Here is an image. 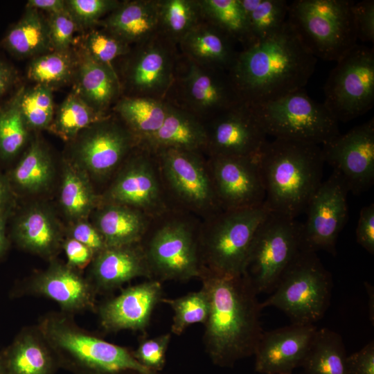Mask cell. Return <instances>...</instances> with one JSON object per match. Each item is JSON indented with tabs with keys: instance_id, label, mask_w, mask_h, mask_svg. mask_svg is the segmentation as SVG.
Listing matches in <instances>:
<instances>
[{
	"instance_id": "obj_1",
	"label": "cell",
	"mask_w": 374,
	"mask_h": 374,
	"mask_svg": "<svg viewBox=\"0 0 374 374\" xmlns=\"http://www.w3.org/2000/svg\"><path fill=\"white\" fill-rule=\"evenodd\" d=\"M317 62L286 21L277 33L237 55L230 78L241 102L255 106L304 89Z\"/></svg>"
},
{
	"instance_id": "obj_2",
	"label": "cell",
	"mask_w": 374,
	"mask_h": 374,
	"mask_svg": "<svg viewBox=\"0 0 374 374\" xmlns=\"http://www.w3.org/2000/svg\"><path fill=\"white\" fill-rule=\"evenodd\" d=\"M199 278L209 300L204 324L205 351L215 365L233 367L253 355L263 333L258 294L242 275L202 271Z\"/></svg>"
},
{
	"instance_id": "obj_3",
	"label": "cell",
	"mask_w": 374,
	"mask_h": 374,
	"mask_svg": "<svg viewBox=\"0 0 374 374\" xmlns=\"http://www.w3.org/2000/svg\"><path fill=\"white\" fill-rule=\"evenodd\" d=\"M258 162L265 190V206L296 218L322 183L321 145L274 139L263 145Z\"/></svg>"
},
{
	"instance_id": "obj_4",
	"label": "cell",
	"mask_w": 374,
	"mask_h": 374,
	"mask_svg": "<svg viewBox=\"0 0 374 374\" xmlns=\"http://www.w3.org/2000/svg\"><path fill=\"white\" fill-rule=\"evenodd\" d=\"M73 317L62 311L49 312L37 324L60 368L73 374H159L141 365L132 350L80 327Z\"/></svg>"
},
{
	"instance_id": "obj_5",
	"label": "cell",
	"mask_w": 374,
	"mask_h": 374,
	"mask_svg": "<svg viewBox=\"0 0 374 374\" xmlns=\"http://www.w3.org/2000/svg\"><path fill=\"white\" fill-rule=\"evenodd\" d=\"M186 211L170 208L152 220L141 242L152 279L188 281L199 278V224Z\"/></svg>"
},
{
	"instance_id": "obj_6",
	"label": "cell",
	"mask_w": 374,
	"mask_h": 374,
	"mask_svg": "<svg viewBox=\"0 0 374 374\" xmlns=\"http://www.w3.org/2000/svg\"><path fill=\"white\" fill-rule=\"evenodd\" d=\"M269 212L262 204L251 208L222 210L203 219L198 233L201 272L242 275L255 232Z\"/></svg>"
},
{
	"instance_id": "obj_7",
	"label": "cell",
	"mask_w": 374,
	"mask_h": 374,
	"mask_svg": "<svg viewBox=\"0 0 374 374\" xmlns=\"http://www.w3.org/2000/svg\"><path fill=\"white\" fill-rule=\"evenodd\" d=\"M350 0H295L287 21L317 58L338 61L357 43Z\"/></svg>"
},
{
	"instance_id": "obj_8",
	"label": "cell",
	"mask_w": 374,
	"mask_h": 374,
	"mask_svg": "<svg viewBox=\"0 0 374 374\" xmlns=\"http://www.w3.org/2000/svg\"><path fill=\"white\" fill-rule=\"evenodd\" d=\"M332 289L331 274L317 253L301 250L260 307L278 308L292 323L314 324L328 308Z\"/></svg>"
},
{
	"instance_id": "obj_9",
	"label": "cell",
	"mask_w": 374,
	"mask_h": 374,
	"mask_svg": "<svg viewBox=\"0 0 374 374\" xmlns=\"http://www.w3.org/2000/svg\"><path fill=\"white\" fill-rule=\"evenodd\" d=\"M267 136L322 145L340 133L338 122L324 105L304 89L280 98L249 106Z\"/></svg>"
},
{
	"instance_id": "obj_10",
	"label": "cell",
	"mask_w": 374,
	"mask_h": 374,
	"mask_svg": "<svg viewBox=\"0 0 374 374\" xmlns=\"http://www.w3.org/2000/svg\"><path fill=\"white\" fill-rule=\"evenodd\" d=\"M301 224L296 218L269 211L256 229L242 275L257 294L272 292L301 250Z\"/></svg>"
},
{
	"instance_id": "obj_11",
	"label": "cell",
	"mask_w": 374,
	"mask_h": 374,
	"mask_svg": "<svg viewBox=\"0 0 374 374\" xmlns=\"http://www.w3.org/2000/svg\"><path fill=\"white\" fill-rule=\"evenodd\" d=\"M155 154L168 200L176 209L207 218L222 211L214 189L208 161L199 152L163 149Z\"/></svg>"
},
{
	"instance_id": "obj_12",
	"label": "cell",
	"mask_w": 374,
	"mask_h": 374,
	"mask_svg": "<svg viewBox=\"0 0 374 374\" xmlns=\"http://www.w3.org/2000/svg\"><path fill=\"white\" fill-rule=\"evenodd\" d=\"M323 104L339 122L359 117L374 104V50L357 44L336 62L323 87Z\"/></svg>"
},
{
	"instance_id": "obj_13",
	"label": "cell",
	"mask_w": 374,
	"mask_h": 374,
	"mask_svg": "<svg viewBox=\"0 0 374 374\" xmlns=\"http://www.w3.org/2000/svg\"><path fill=\"white\" fill-rule=\"evenodd\" d=\"M348 188L344 179L332 172L310 199L301 224V250L336 253L338 236L348 219Z\"/></svg>"
},
{
	"instance_id": "obj_14",
	"label": "cell",
	"mask_w": 374,
	"mask_h": 374,
	"mask_svg": "<svg viewBox=\"0 0 374 374\" xmlns=\"http://www.w3.org/2000/svg\"><path fill=\"white\" fill-rule=\"evenodd\" d=\"M151 153L147 149L125 162L107 191L105 202L139 209L153 219L172 208L163 187L156 157Z\"/></svg>"
},
{
	"instance_id": "obj_15",
	"label": "cell",
	"mask_w": 374,
	"mask_h": 374,
	"mask_svg": "<svg viewBox=\"0 0 374 374\" xmlns=\"http://www.w3.org/2000/svg\"><path fill=\"white\" fill-rule=\"evenodd\" d=\"M43 296L57 303L60 311L75 315L87 311L96 312V291L80 271L58 262L51 260L49 266L14 286L12 298L23 296Z\"/></svg>"
},
{
	"instance_id": "obj_16",
	"label": "cell",
	"mask_w": 374,
	"mask_h": 374,
	"mask_svg": "<svg viewBox=\"0 0 374 374\" xmlns=\"http://www.w3.org/2000/svg\"><path fill=\"white\" fill-rule=\"evenodd\" d=\"M328 163L355 195L366 191L374 182V120L339 134L321 145Z\"/></svg>"
},
{
	"instance_id": "obj_17",
	"label": "cell",
	"mask_w": 374,
	"mask_h": 374,
	"mask_svg": "<svg viewBox=\"0 0 374 374\" xmlns=\"http://www.w3.org/2000/svg\"><path fill=\"white\" fill-rule=\"evenodd\" d=\"M208 164L223 211L258 207L265 190L258 159L244 157H211Z\"/></svg>"
},
{
	"instance_id": "obj_18",
	"label": "cell",
	"mask_w": 374,
	"mask_h": 374,
	"mask_svg": "<svg viewBox=\"0 0 374 374\" xmlns=\"http://www.w3.org/2000/svg\"><path fill=\"white\" fill-rule=\"evenodd\" d=\"M133 135L114 122H96L75 138V163L96 177H106L124 161L132 147Z\"/></svg>"
},
{
	"instance_id": "obj_19",
	"label": "cell",
	"mask_w": 374,
	"mask_h": 374,
	"mask_svg": "<svg viewBox=\"0 0 374 374\" xmlns=\"http://www.w3.org/2000/svg\"><path fill=\"white\" fill-rule=\"evenodd\" d=\"M207 130L210 157H244L258 159L267 141L251 107L240 103L219 114Z\"/></svg>"
},
{
	"instance_id": "obj_20",
	"label": "cell",
	"mask_w": 374,
	"mask_h": 374,
	"mask_svg": "<svg viewBox=\"0 0 374 374\" xmlns=\"http://www.w3.org/2000/svg\"><path fill=\"white\" fill-rule=\"evenodd\" d=\"M163 297L161 282L157 280L123 289L118 295L97 305L100 327L108 333L123 330L145 332Z\"/></svg>"
},
{
	"instance_id": "obj_21",
	"label": "cell",
	"mask_w": 374,
	"mask_h": 374,
	"mask_svg": "<svg viewBox=\"0 0 374 374\" xmlns=\"http://www.w3.org/2000/svg\"><path fill=\"white\" fill-rule=\"evenodd\" d=\"M317 330L314 324L292 323L263 332L253 353L256 371L290 373L302 365Z\"/></svg>"
},
{
	"instance_id": "obj_22",
	"label": "cell",
	"mask_w": 374,
	"mask_h": 374,
	"mask_svg": "<svg viewBox=\"0 0 374 374\" xmlns=\"http://www.w3.org/2000/svg\"><path fill=\"white\" fill-rule=\"evenodd\" d=\"M87 277L97 294L113 292L135 278L152 279L141 242L107 247L94 256Z\"/></svg>"
},
{
	"instance_id": "obj_23",
	"label": "cell",
	"mask_w": 374,
	"mask_h": 374,
	"mask_svg": "<svg viewBox=\"0 0 374 374\" xmlns=\"http://www.w3.org/2000/svg\"><path fill=\"white\" fill-rule=\"evenodd\" d=\"M12 238L22 249L53 260L64 241L59 222L53 213L42 206H34L17 219Z\"/></svg>"
},
{
	"instance_id": "obj_24",
	"label": "cell",
	"mask_w": 374,
	"mask_h": 374,
	"mask_svg": "<svg viewBox=\"0 0 374 374\" xmlns=\"http://www.w3.org/2000/svg\"><path fill=\"white\" fill-rule=\"evenodd\" d=\"M2 353L6 374H55L60 368L37 325L23 328Z\"/></svg>"
},
{
	"instance_id": "obj_25",
	"label": "cell",
	"mask_w": 374,
	"mask_h": 374,
	"mask_svg": "<svg viewBox=\"0 0 374 374\" xmlns=\"http://www.w3.org/2000/svg\"><path fill=\"white\" fill-rule=\"evenodd\" d=\"M152 220L139 209L105 202L97 212L94 226L107 247H117L141 242Z\"/></svg>"
},
{
	"instance_id": "obj_26",
	"label": "cell",
	"mask_w": 374,
	"mask_h": 374,
	"mask_svg": "<svg viewBox=\"0 0 374 374\" xmlns=\"http://www.w3.org/2000/svg\"><path fill=\"white\" fill-rule=\"evenodd\" d=\"M207 130L193 115L168 106L166 116L159 130L145 141L152 152L177 149L199 152L207 147Z\"/></svg>"
},
{
	"instance_id": "obj_27",
	"label": "cell",
	"mask_w": 374,
	"mask_h": 374,
	"mask_svg": "<svg viewBox=\"0 0 374 374\" xmlns=\"http://www.w3.org/2000/svg\"><path fill=\"white\" fill-rule=\"evenodd\" d=\"M186 86L190 100L205 110L221 114L242 103L230 76L204 72L193 64L186 76Z\"/></svg>"
},
{
	"instance_id": "obj_28",
	"label": "cell",
	"mask_w": 374,
	"mask_h": 374,
	"mask_svg": "<svg viewBox=\"0 0 374 374\" xmlns=\"http://www.w3.org/2000/svg\"><path fill=\"white\" fill-rule=\"evenodd\" d=\"M159 21V3L134 1L118 5L104 26L112 35L127 43L148 37Z\"/></svg>"
},
{
	"instance_id": "obj_29",
	"label": "cell",
	"mask_w": 374,
	"mask_h": 374,
	"mask_svg": "<svg viewBox=\"0 0 374 374\" xmlns=\"http://www.w3.org/2000/svg\"><path fill=\"white\" fill-rule=\"evenodd\" d=\"M78 69L75 93L92 109L100 113L118 91V79L113 68L100 64L84 53Z\"/></svg>"
},
{
	"instance_id": "obj_30",
	"label": "cell",
	"mask_w": 374,
	"mask_h": 374,
	"mask_svg": "<svg viewBox=\"0 0 374 374\" xmlns=\"http://www.w3.org/2000/svg\"><path fill=\"white\" fill-rule=\"evenodd\" d=\"M346 357L339 334L326 328L317 329L301 366L305 374H349Z\"/></svg>"
},
{
	"instance_id": "obj_31",
	"label": "cell",
	"mask_w": 374,
	"mask_h": 374,
	"mask_svg": "<svg viewBox=\"0 0 374 374\" xmlns=\"http://www.w3.org/2000/svg\"><path fill=\"white\" fill-rule=\"evenodd\" d=\"M5 44L12 53L19 56L44 54L52 48L48 21L39 10L28 7L21 19L6 35Z\"/></svg>"
},
{
	"instance_id": "obj_32",
	"label": "cell",
	"mask_w": 374,
	"mask_h": 374,
	"mask_svg": "<svg viewBox=\"0 0 374 374\" xmlns=\"http://www.w3.org/2000/svg\"><path fill=\"white\" fill-rule=\"evenodd\" d=\"M231 40L214 26H195L183 37L186 49L193 57L217 67L229 69L237 56L231 45Z\"/></svg>"
},
{
	"instance_id": "obj_33",
	"label": "cell",
	"mask_w": 374,
	"mask_h": 374,
	"mask_svg": "<svg viewBox=\"0 0 374 374\" xmlns=\"http://www.w3.org/2000/svg\"><path fill=\"white\" fill-rule=\"evenodd\" d=\"M60 203L65 213L77 222L88 216L96 205V196L87 172L75 163L63 169Z\"/></svg>"
},
{
	"instance_id": "obj_34",
	"label": "cell",
	"mask_w": 374,
	"mask_h": 374,
	"mask_svg": "<svg viewBox=\"0 0 374 374\" xmlns=\"http://www.w3.org/2000/svg\"><path fill=\"white\" fill-rule=\"evenodd\" d=\"M168 105L149 98H131L121 100L116 110L131 132L145 141L161 127Z\"/></svg>"
},
{
	"instance_id": "obj_35",
	"label": "cell",
	"mask_w": 374,
	"mask_h": 374,
	"mask_svg": "<svg viewBox=\"0 0 374 374\" xmlns=\"http://www.w3.org/2000/svg\"><path fill=\"white\" fill-rule=\"evenodd\" d=\"M251 44L277 33L285 24L288 5L285 0H240Z\"/></svg>"
},
{
	"instance_id": "obj_36",
	"label": "cell",
	"mask_w": 374,
	"mask_h": 374,
	"mask_svg": "<svg viewBox=\"0 0 374 374\" xmlns=\"http://www.w3.org/2000/svg\"><path fill=\"white\" fill-rule=\"evenodd\" d=\"M53 174L51 158L46 149L35 141L13 170L12 181L20 189L37 193L45 189Z\"/></svg>"
},
{
	"instance_id": "obj_37",
	"label": "cell",
	"mask_w": 374,
	"mask_h": 374,
	"mask_svg": "<svg viewBox=\"0 0 374 374\" xmlns=\"http://www.w3.org/2000/svg\"><path fill=\"white\" fill-rule=\"evenodd\" d=\"M170 65L166 51L158 46L143 51L135 60L130 74L132 85L141 91L163 88L169 80Z\"/></svg>"
},
{
	"instance_id": "obj_38",
	"label": "cell",
	"mask_w": 374,
	"mask_h": 374,
	"mask_svg": "<svg viewBox=\"0 0 374 374\" xmlns=\"http://www.w3.org/2000/svg\"><path fill=\"white\" fill-rule=\"evenodd\" d=\"M77 93L69 94L60 106L49 126L64 141L74 139L83 130L102 119Z\"/></svg>"
},
{
	"instance_id": "obj_39",
	"label": "cell",
	"mask_w": 374,
	"mask_h": 374,
	"mask_svg": "<svg viewBox=\"0 0 374 374\" xmlns=\"http://www.w3.org/2000/svg\"><path fill=\"white\" fill-rule=\"evenodd\" d=\"M199 4L215 27L231 39L246 43L245 48L251 44L246 16L240 0H204Z\"/></svg>"
},
{
	"instance_id": "obj_40",
	"label": "cell",
	"mask_w": 374,
	"mask_h": 374,
	"mask_svg": "<svg viewBox=\"0 0 374 374\" xmlns=\"http://www.w3.org/2000/svg\"><path fill=\"white\" fill-rule=\"evenodd\" d=\"M24 89H20L10 102L0 108V157L15 156L26 141L27 125L20 108Z\"/></svg>"
},
{
	"instance_id": "obj_41",
	"label": "cell",
	"mask_w": 374,
	"mask_h": 374,
	"mask_svg": "<svg viewBox=\"0 0 374 374\" xmlns=\"http://www.w3.org/2000/svg\"><path fill=\"white\" fill-rule=\"evenodd\" d=\"M161 303L168 305L174 315L171 332L180 335L190 325L204 324L209 312V300L204 288L175 299L163 297Z\"/></svg>"
},
{
	"instance_id": "obj_42",
	"label": "cell",
	"mask_w": 374,
	"mask_h": 374,
	"mask_svg": "<svg viewBox=\"0 0 374 374\" xmlns=\"http://www.w3.org/2000/svg\"><path fill=\"white\" fill-rule=\"evenodd\" d=\"M73 69V60L68 52L54 51L33 59L28 69V76L37 84L50 87L69 80Z\"/></svg>"
},
{
	"instance_id": "obj_43",
	"label": "cell",
	"mask_w": 374,
	"mask_h": 374,
	"mask_svg": "<svg viewBox=\"0 0 374 374\" xmlns=\"http://www.w3.org/2000/svg\"><path fill=\"white\" fill-rule=\"evenodd\" d=\"M20 108L27 127L34 129L48 127L54 113L53 98L48 87L37 84L23 91Z\"/></svg>"
},
{
	"instance_id": "obj_44",
	"label": "cell",
	"mask_w": 374,
	"mask_h": 374,
	"mask_svg": "<svg viewBox=\"0 0 374 374\" xmlns=\"http://www.w3.org/2000/svg\"><path fill=\"white\" fill-rule=\"evenodd\" d=\"M159 21L175 36L183 37L195 27L197 3L188 0H166L159 2Z\"/></svg>"
},
{
	"instance_id": "obj_45",
	"label": "cell",
	"mask_w": 374,
	"mask_h": 374,
	"mask_svg": "<svg viewBox=\"0 0 374 374\" xmlns=\"http://www.w3.org/2000/svg\"><path fill=\"white\" fill-rule=\"evenodd\" d=\"M84 53L93 60L112 67V62L128 51L126 42L113 35L100 31L90 33L84 42Z\"/></svg>"
},
{
	"instance_id": "obj_46",
	"label": "cell",
	"mask_w": 374,
	"mask_h": 374,
	"mask_svg": "<svg viewBox=\"0 0 374 374\" xmlns=\"http://www.w3.org/2000/svg\"><path fill=\"white\" fill-rule=\"evenodd\" d=\"M171 339V333L141 339L135 350H132L134 358L146 368L159 373L164 368L166 351Z\"/></svg>"
},
{
	"instance_id": "obj_47",
	"label": "cell",
	"mask_w": 374,
	"mask_h": 374,
	"mask_svg": "<svg viewBox=\"0 0 374 374\" xmlns=\"http://www.w3.org/2000/svg\"><path fill=\"white\" fill-rule=\"evenodd\" d=\"M47 21L52 48L58 52L67 51L78 27L68 9L50 14Z\"/></svg>"
},
{
	"instance_id": "obj_48",
	"label": "cell",
	"mask_w": 374,
	"mask_h": 374,
	"mask_svg": "<svg viewBox=\"0 0 374 374\" xmlns=\"http://www.w3.org/2000/svg\"><path fill=\"white\" fill-rule=\"evenodd\" d=\"M66 7L78 26H87L96 23L103 15L118 6L116 1L69 0Z\"/></svg>"
},
{
	"instance_id": "obj_49",
	"label": "cell",
	"mask_w": 374,
	"mask_h": 374,
	"mask_svg": "<svg viewBox=\"0 0 374 374\" xmlns=\"http://www.w3.org/2000/svg\"><path fill=\"white\" fill-rule=\"evenodd\" d=\"M353 14L357 39L374 41V1L363 0L354 2Z\"/></svg>"
},
{
	"instance_id": "obj_50",
	"label": "cell",
	"mask_w": 374,
	"mask_h": 374,
	"mask_svg": "<svg viewBox=\"0 0 374 374\" xmlns=\"http://www.w3.org/2000/svg\"><path fill=\"white\" fill-rule=\"evenodd\" d=\"M356 240L370 254H374V204L364 206L359 213Z\"/></svg>"
},
{
	"instance_id": "obj_51",
	"label": "cell",
	"mask_w": 374,
	"mask_h": 374,
	"mask_svg": "<svg viewBox=\"0 0 374 374\" xmlns=\"http://www.w3.org/2000/svg\"><path fill=\"white\" fill-rule=\"evenodd\" d=\"M68 237L72 238L98 254L107 247L104 239L95 226L80 220L71 227Z\"/></svg>"
},
{
	"instance_id": "obj_52",
	"label": "cell",
	"mask_w": 374,
	"mask_h": 374,
	"mask_svg": "<svg viewBox=\"0 0 374 374\" xmlns=\"http://www.w3.org/2000/svg\"><path fill=\"white\" fill-rule=\"evenodd\" d=\"M62 248L66 254V264L79 271L90 265L95 256L89 248L70 237L64 240Z\"/></svg>"
},
{
	"instance_id": "obj_53",
	"label": "cell",
	"mask_w": 374,
	"mask_h": 374,
	"mask_svg": "<svg viewBox=\"0 0 374 374\" xmlns=\"http://www.w3.org/2000/svg\"><path fill=\"white\" fill-rule=\"evenodd\" d=\"M346 366L349 374H374L373 341L347 356Z\"/></svg>"
},
{
	"instance_id": "obj_54",
	"label": "cell",
	"mask_w": 374,
	"mask_h": 374,
	"mask_svg": "<svg viewBox=\"0 0 374 374\" xmlns=\"http://www.w3.org/2000/svg\"><path fill=\"white\" fill-rule=\"evenodd\" d=\"M28 7L46 11L49 15L67 8L66 1L63 0H30L28 1Z\"/></svg>"
},
{
	"instance_id": "obj_55",
	"label": "cell",
	"mask_w": 374,
	"mask_h": 374,
	"mask_svg": "<svg viewBox=\"0 0 374 374\" xmlns=\"http://www.w3.org/2000/svg\"><path fill=\"white\" fill-rule=\"evenodd\" d=\"M10 208L0 212V257L2 256L8 248V240L6 232V224Z\"/></svg>"
},
{
	"instance_id": "obj_56",
	"label": "cell",
	"mask_w": 374,
	"mask_h": 374,
	"mask_svg": "<svg viewBox=\"0 0 374 374\" xmlns=\"http://www.w3.org/2000/svg\"><path fill=\"white\" fill-rule=\"evenodd\" d=\"M13 81V73L9 66L0 60V96L10 87Z\"/></svg>"
},
{
	"instance_id": "obj_57",
	"label": "cell",
	"mask_w": 374,
	"mask_h": 374,
	"mask_svg": "<svg viewBox=\"0 0 374 374\" xmlns=\"http://www.w3.org/2000/svg\"><path fill=\"white\" fill-rule=\"evenodd\" d=\"M11 190L8 181L0 175V212L8 208Z\"/></svg>"
},
{
	"instance_id": "obj_58",
	"label": "cell",
	"mask_w": 374,
	"mask_h": 374,
	"mask_svg": "<svg viewBox=\"0 0 374 374\" xmlns=\"http://www.w3.org/2000/svg\"><path fill=\"white\" fill-rule=\"evenodd\" d=\"M0 374H6V366L2 350L0 351Z\"/></svg>"
},
{
	"instance_id": "obj_59",
	"label": "cell",
	"mask_w": 374,
	"mask_h": 374,
	"mask_svg": "<svg viewBox=\"0 0 374 374\" xmlns=\"http://www.w3.org/2000/svg\"><path fill=\"white\" fill-rule=\"evenodd\" d=\"M280 374H290V373H280Z\"/></svg>"
}]
</instances>
